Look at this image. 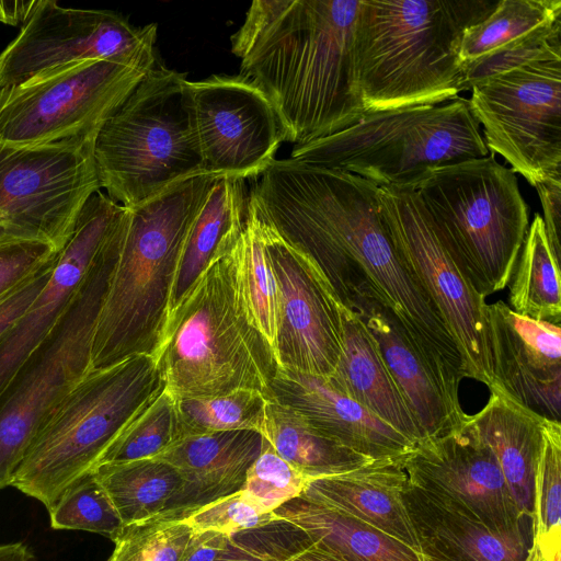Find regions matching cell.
Returning <instances> with one entry per match:
<instances>
[{"instance_id": "ffe728a7", "label": "cell", "mask_w": 561, "mask_h": 561, "mask_svg": "<svg viewBox=\"0 0 561 561\" xmlns=\"http://www.w3.org/2000/svg\"><path fill=\"white\" fill-rule=\"evenodd\" d=\"M486 321L493 386L537 414L560 422V323L520 316L502 300L486 306Z\"/></svg>"}, {"instance_id": "db71d44e", "label": "cell", "mask_w": 561, "mask_h": 561, "mask_svg": "<svg viewBox=\"0 0 561 561\" xmlns=\"http://www.w3.org/2000/svg\"><path fill=\"white\" fill-rule=\"evenodd\" d=\"M421 560H422V561H435V560H432V559L426 558V557H423V556H421Z\"/></svg>"}, {"instance_id": "816d5d0a", "label": "cell", "mask_w": 561, "mask_h": 561, "mask_svg": "<svg viewBox=\"0 0 561 561\" xmlns=\"http://www.w3.org/2000/svg\"><path fill=\"white\" fill-rule=\"evenodd\" d=\"M525 561H546V560L541 556L538 548L535 545L530 543L528 554H527V558L525 559Z\"/></svg>"}, {"instance_id": "681fc988", "label": "cell", "mask_w": 561, "mask_h": 561, "mask_svg": "<svg viewBox=\"0 0 561 561\" xmlns=\"http://www.w3.org/2000/svg\"><path fill=\"white\" fill-rule=\"evenodd\" d=\"M0 561H36L34 553L23 542L0 545Z\"/></svg>"}, {"instance_id": "7c38bea8", "label": "cell", "mask_w": 561, "mask_h": 561, "mask_svg": "<svg viewBox=\"0 0 561 561\" xmlns=\"http://www.w3.org/2000/svg\"><path fill=\"white\" fill-rule=\"evenodd\" d=\"M469 90L490 152L534 187L561 176V56L531 60Z\"/></svg>"}, {"instance_id": "603a6c76", "label": "cell", "mask_w": 561, "mask_h": 561, "mask_svg": "<svg viewBox=\"0 0 561 561\" xmlns=\"http://www.w3.org/2000/svg\"><path fill=\"white\" fill-rule=\"evenodd\" d=\"M420 554L435 561H525V531H500L409 480L402 492Z\"/></svg>"}, {"instance_id": "6da1fadb", "label": "cell", "mask_w": 561, "mask_h": 561, "mask_svg": "<svg viewBox=\"0 0 561 561\" xmlns=\"http://www.w3.org/2000/svg\"><path fill=\"white\" fill-rule=\"evenodd\" d=\"M373 182L340 170L274 160L250 194L256 214L319 271L339 304L351 310L364 294L398 318L461 410L467 378L458 346L438 309L405 268L385 229Z\"/></svg>"}, {"instance_id": "7bdbcfd3", "label": "cell", "mask_w": 561, "mask_h": 561, "mask_svg": "<svg viewBox=\"0 0 561 561\" xmlns=\"http://www.w3.org/2000/svg\"><path fill=\"white\" fill-rule=\"evenodd\" d=\"M276 518L273 512L262 511L239 491L196 510L184 519L196 533L215 530L231 535L265 525Z\"/></svg>"}, {"instance_id": "74e56055", "label": "cell", "mask_w": 561, "mask_h": 561, "mask_svg": "<svg viewBox=\"0 0 561 561\" xmlns=\"http://www.w3.org/2000/svg\"><path fill=\"white\" fill-rule=\"evenodd\" d=\"M179 438L175 399L163 390L108 447L98 466L154 458Z\"/></svg>"}, {"instance_id": "44dd1931", "label": "cell", "mask_w": 561, "mask_h": 561, "mask_svg": "<svg viewBox=\"0 0 561 561\" xmlns=\"http://www.w3.org/2000/svg\"><path fill=\"white\" fill-rule=\"evenodd\" d=\"M270 393L271 400L296 411L322 435L373 460L402 458L414 447L391 425L335 390L327 378L278 368Z\"/></svg>"}, {"instance_id": "4fadbf2b", "label": "cell", "mask_w": 561, "mask_h": 561, "mask_svg": "<svg viewBox=\"0 0 561 561\" xmlns=\"http://www.w3.org/2000/svg\"><path fill=\"white\" fill-rule=\"evenodd\" d=\"M146 75L128 65L91 60L0 88V142L31 146L96 136Z\"/></svg>"}, {"instance_id": "d4e9b609", "label": "cell", "mask_w": 561, "mask_h": 561, "mask_svg": "<svg viewBox=\"0 0 561 561\" xmlns=\"http://www.w3.org/2000/svg\"><path fill=\"white\" fill-rule=\"evenodd\" d=\"M403 458L373 460L341 474L307 480V500L352 515L420 553L402 492L408 480Z\"/></svg>"}, {"instance_id": "f35d334b", "label": "cell", "mask_w": 561, "mask_h": 561, "mask_svg": "<svg viewBox=\"0 0 561 561\" xmlns=\"http://www.w3.org/2000/svg\"><path fill=\"white\" fill-rule=\"evenodd\" d=\"M194 534L186 519L157 515L124 526L107 561H180Z\"/></svg>"}, {"instance_id": "7402d4cb", "label": "cell", "mask_w": 561, "mask_h": 561, "mask_svg": "<svg viewBox=\"0 0 561 561\" xmlns=\"http://www.w3.org/2000/svg\"><path fill=\"white\" fill-rule=\"evenodd\" d=\"M263 435L234 430L179 439L154 458L172 465L182 485L159 514L184 519L196 510L242 490L248 470L260 456Z\"/></svg>"}, {"instance_id": "60d3db41", "label": "cell", "mask_w": 561, "mask_h": 561, "mask_svg": "<svg viewBox=\"0 0 561 561\" xmlns=\"http://www.w3.org/2000/svg\"><path fill=\"white\" fill-rule=\"evenodd\" d=\"M311 543L302 529L277 517L265 525L228 535L216 561H287Z\"/></svg>"}, {"instance_id": "9a60e30c", "label": "cell", "mask_w": 561, "mask_h": 561, "mask_svg": "<svg viewBox=\"0 0 561 561\" xmlns=\"http://www.w3.org/2000/svg\"><path fill=\"white\" fill-rule=\"evenodd\" d=\"M157 25L134 26L108 10L62 8L37 0L19 35L0 54V88L59 67L108 60L148 72L156 64Z\"/></svg>"}, {"instance_id": "4316f807", "label": "cell", "mask_w": 561, "mask_h": 561, "mask_svg": "<svg viewBox=\"0 0 561 561\" xmlns=\"http://www.w3.org/2000/svg\"><path fill=\"white\" fill-rule=\"evenodd\" d=\"M485 405L468 419L495 456L520 513L531 519L543 416L491 387Z\"/></svg>"}, {"instance_id": "30bf717a", "label": "cell", "mask_w": 561, "mask_h": 561, "mask_svg": "<svg viewBox=\"0 0 561 561\" xmlns=\"http://www.w3.org/2000/svg\"><path fill=\"white\" fill-rule=\"evenodd\" d=\"M128 219L103 245L64 316L0 390V490L33 438L91 370L92 342Z\"/></svg>"}, {"instance_id": "e0dca14e", "label": "cell", "mask_w": 561, "mask_h": 561, "mask_svg": "<svg viewBox=\"0 0 561 561\" xmlns=\"http://www.w3.org/2000/svg\"><path fill=\"white\" fill-rule=\"evenodd\" d=\"M256 216L278 288V368L329 378L342 352L341 305L316 266Z\"/></svg>"}, {"instance_id": "2e32d148", "label": "cell", "mask_w": 561, "mask_h": 561, "mask_svg": "<svg viewBox=\"0 0 561 561\" xmlns=\"http://www.w3.org/2000/svg\"><path fill=\"white\" fill-rule=\"evenodd\" d=\"M206 174L249 179L275 160L286 135L264 91L242 75L187 80Z\"/></svg>"}, {"instance_id": "f5cc1de1", "label": "cell", "mask_w": 561, "mask_h": 561, "mask_svg": "<svg viewBox=\"0 0 561 561\" xmlns=\"http://www.w3.org/2000/svg\"><path fill=\"white\" fill-rule=\"evenodd\" d=\"M0 21L3 22V12H2V8H1V3H0Z\"/></svg>"}, {"instance_id": "d590c367", "label": "cell", "mask_w": 561, "mask_h": 561, "mask_svg": "<svg viewBox=\"0 0 561 561\" xmlns=\"http://www.w3.org/2000/svg\"><path fill=\"white\" fill-rule=\"evenodd\" d=\"M267 399L257 391L175 400L180 438L214 432L254 430L262 434Z\"/></svg>"}, {"instance_id": "52a82bcc", "label": "cell", "mask_w": 561, "mask_h": 561, "mask_svg": "<svg viewBox=\"0 0 561 561\" xmlns=\"http://www.w3.org/2000/svg\"><path fill=\"white\" fill-rule=\"evenodd\" d=\"M163 390L152 356L90 370L42 425L11 485L49 511Z\"/></svg>"}, {"instance_id": "8d00e7d4", "label": "cell", "mask_w": 561, "mask_h": 561, "mask_svg": "<svg viewBox=\"0 0 561 561\" xmlns=\"http://www.w3.org/2000/svg\"><path fill=\"white\" fill-rule=\"evenodd\" d=\"M48 513L53 529L85 530L113 540L124 527L94 470L70 484Z\"/></svg>"}, {"instance_id": "f1b7e54d", "label": "cell", "mask_w": 561, "mask_h": 561, "mask_svg": "<svg viewBox=\"0 0 561 561\" xmlns=\"http://www.w3.org/2000/svg\"><path fill=\"white\" fill-rule=\"evenodd\" d=\"M273 513L302 529L314 546L344 561H422L417 551L378 528L301 495Z\"/></svg>"}, {"instance_id": "5bb4252c", "label": "cell", "mask_w": 561, "mask_h": 561, "mask_svg": "<svg viewBox=\"0 0 561 561\" xmlns=\"http://www.w3.org/2000/svg\"><path fill=\"white\" fill-rule=\"evenodd\" d=\"M378 199L391 243L438 309L461 354L467 378L490 389L494 379L485 298L465 277L410 186H379Z\"/></svg>"}, {"instance_id": "3957f363", "label": "cell", "mask_w": 561, "mask_h": 561, "mask_svg": "<svg viewBox=\"0 0 561 561\" xmlns=\"http://www.w3.org/2000/svg\"><path fill=\"white\" fill-rule=\"evenodd\" d=\"M499 0H359L357 87L366 113L436 105L466 91L463 32Z\"/></svg>"}, {"instance_id": "c3c4849f", "label": "cell", "mask_w": 561, "mask_h": 561, "mask_svg": "<svg viewBox=\"0 0 561 561\" xmlns=\"http://www.w3.org/2000/svg\"><path fill=\"white\" fill-rule=\"evenodd\" d=\"M2 12H3V23L10 25H23L33 9L35 8L37 0L33 1H8L0 0Z\"/></svg>"}, {"instance_id": "d6986e66", "label": "cell", "mask_w": 561, "mask_h": 561, "mask_svg": "<svg viewBox=\"0 0 561 561\" xmlns=\"http://www.w3.org/2000/svg\"><path fill=\"white\" fill-rule=\"evenodd\" d=\"M129 208L96 191L82 207L46 286L0 335V390L66 312L94 259Z\"/></svg>"}, {"instance_id": "8fae6325", "label": "cell", "mask_w": 561, "mask_h": 561, "mask_svg": "<svg viewBox=\"0 0 561 561\" xmlns=\"http://www.w3.org/2000/svg\"><path fill=\"white\" fill-rule=\"evenodd\" d=\"M94 139L0 142V240H33L62 249L85 202L101 188Z\"/></svg>"}, {"instance_id": "ee69618b", "label": "cell", "mask_w": 561, "mask_h": 561, "mask_svg": "<svg viewBox=\"0 0 561 561\" xmlns=\"http://www.w3.org/2000/svg\"><path fill=\"white\" fill-rule=\"evenodd\" d=\"M59 251L33 240H0V302L27 283Z\"/></svg>"}, {"instance_id": "ba28073f", "label": "cell", "mask_w": 561, "mask_h": 561, "mask_svg": "<svg viewBox=\"0 0 561 561\" xmlns=\"http://www.w3.org/2000/svg\"><path fill=\"white\" fill-rule=\"evenodd\" d=\"M185 73L156 61L94 139L100 186L134 208L170 186L206 174Z\"/></svg>"}, {"instance_id": "ac0fdd59", "label": "cell", "mask_w": 561, "mask_h": 561, "mask_svg": "<svg viewBox=\"0 0 561 561\" xmlns=\"http://www.w3.org/2000/svg\"><path fill=\"white\" fill-rule=\"evenodd\" d=\"M403 468L410 482L446 497L486 526L524 531L529 517L518 510L495 456L468 414L449 432L414 445Z\"/></svg>"}, {"instance_id": "7a4b0ae2", "label": "cell", "mask_w": 561, "mask_h": 561, "mask_svg": "<svg viewBox=\"0 0 561 561\" xmlns=\"http://www.w3.org/2000/svg\"><path fill=\"white\" fill-rule=\"evenodd\" d=\"M359 0H255L231 36L241 73L271 100L286 141L301 146L366 111L354 62Z\"/></svg>"}, {"instance_id": "b9f144b4", "label": "cell", "mask_w": 561, "mask_h": 561, "mask_svg": "<svg viewBox=\"0 0 561 561\" xmlns=\"http://www.w3.org/2000/svg\"><path fill=\"white\" fill-rule=\"evenodd\" d=\"M306 482L307 479L263 438L261 454L248 470L241 491L255 506L272 513L285 502L299 496Z\"/></svg>"}, {"instance_id": "1f68e13d", "label": "cell", "mask_w": 561, "mask_h": 561, "mask_svg": "<svg viewBox=\"0 0 561 561\" xmlns=\"http://www.w3.org/2000/svg\"><path fill=\"white\" fill-rule=\"evenodd\" d=\"M94 472L124 526L159 515L182 485L179 471L159 458L103 463Z\"/></svg>"}, {"instance_id": "836d02e7", "label": "cell", "mask_w": 561, "mask_h": 561, "mask_svg": "<svg viewBox=\"0 0 561 561\" xmlns=\"http://www.w3.org/2000/svg\"><path fill=\"white\" fill-rule=\"evenodd\" d=\"M561 423L545 417L537 462L533 539L546 561H560L561 551Z\"/></svg>"}, {"instance_id": "277c9868", "label": "cell", "mask_w": 561, "mask_h": 561, "mask_svg": "<svg viewBox=\"0 0 561 561\" xmlns=\"http://www.w3.org/2000/svg\"><path fill=\"white\" fill-rule=\"evenodd\" d=\"M218 176L179 182L129 208L122 249L95 327L91 370L157 354L169 323L188 230Z\"/></svg>"}, {"instance_id": "83f0119b", "label": "cell", "mask_w": 561, "mask_h": 561, "mask_svg": "<svg viewBox=\"0 0 561 561\" xmlns=\"http://www.w3.org/2000/svg\"><path fill=\"white\" fill-rule=\"evenodd\" d=\"M244 180L217 178L186 236L173 285L170 316L208 264L233 248L247 220Z\"/></svg>"}, {"instance_id": "f546056e", "label": "cell", "mask_w": 561, "mask_h": 561, "mask_svg": "<svg viewBox=\"0 0 561 561\" xmlns=\"http://www.w3.org/2000/svg\"><path fill=\"white\" fill-rule=\"evenodd\" d=\"M262 435L307 480L341 474L373 459L322 435L293 409L267 401Z\"/></svg>"}, {"instance_id": "d6a6232c", "label": "cell", "mask_w": 561, "mask_h": 561, "mask_svg": "<svg viewBox=\"0 0 561 561\" xmlns=\"http://www.w3.org/2000/svg\"><path fill=\"white\" fill-rule=\"evenodd\" d=\"M510 308L537 321L560 323V263L550 248L539 214L527 230L510 280Z\"/></svg>"}, {"instance_id": "9c48e42d", "label": "cell", "mask_w": 561, "mask_h": 561, "mask_svg": "<svg viewBox=\"0 0 561 561\" xmlns=\"http://www.w3.org/2000/svg\"><path fill=\"white\" fill-rule=\"evenodd\" d=\"M489 153L469 100L458 96L444 104L366 113L339 133L295 146L290 159L391 186Z\"/></svg>"}, {"instance_id": "5b68a950", "label": "cell", "mask_w": 561, "mask_h": 561, "mask_svg": "<svg viewBox=\"0 0 561 561\" xmlns=\"http://www.w3.org/2000/svg\"><path fill=\"white\" fill-rule=\"evenodd\" d=\"M154 360L175 400L262 393L278 365L237 294L229 253L213 260L171 313Z\"/></svg>"}, {"instance_id": "4dcf8cb0", "label": "cell", "mask_w": 561, "mask_h": 561, "mask_svg": "<svg viewBox=\"0 0 561 561\" xmlns=\"http://www.w3.org/2000/svg\"><path fill=\"white\" fill-rule=\"evenodd\" d=\"M229 259L242 306L274 351L278 325V288L250 199L244 229L230 250Z\"/></svg>"}, {"instance_id": "bcb514c9", "label": "cell", "mask_w": 561, "mask_h": 561, "mask_svg": "<svg viewBox=\"0 0 561 561\" xmlns=\"http://www.w3.org/2000/svg\"><path fill=\"white\" fill-rule=\"evenodd\" d=\"M543 210L546 234L557 261L560 263L561 244V176L548 179L535 186Z\"/></svg>"}, {"instance_id": "7dc6e473", "label": "cell", "mask_w": 561, "mask_h": 561, "mask_svg": "<svg viewBox=\"0 0 561 561\" xmlns=\"http://www.w3.org/2000/svg\"><path fill=\"white\" fill-rule=\"evenodd\" d=\"M227 538L228 535L215 530L195 531L180 561H216Z\"/></svg>"}, {"instance_id": "8992f818", "label": "cell", "mask_w": 561, "mask_h": 561, "mask_svg": "<svg viewBox=\"0 0 561 561\" xmlns=\"http://www.w3.org/2000/svg\"><path fill=\"white\" fill-rule=\"evenodd\" d=\"M405 185L474 290L485 298L504 289L528 230L529 208L515 173L491 152L428 169Z\"/></svg>"}, {"instance_id": "cb8c5ba5", "label": "cell", "mask_w": 561, "mask_h": 561, "mask_svg": "<svg viewBox=\"0 0 561 561\" xmlns=\"http://www.w3.org/2000/svg\"><path fill=\"white\" fill-rule=\"evenodd\" d=\"M351 310L357 313L374 337L424 439L440 436L460 425L466 413L449 403L432 368L394 313L369 295L358 297Z\"/></svg>"}, {"instance_id": "f907efd6", "label": "cell", "mask_w": 561, "mask_h": 561, "mask_svg": "<svg viewBox=\"0 0 561 561\" xmlns=\"http://www.w3.org/2000/svg\"><path fill=\"white\" fill-rule=\"evenodd\" d=\"M287 561H344L336 556L329 553L311 543L307 548L300 550Z\"/></svg>"}, {"instance_id": "484cf974", "label": "cell", "mask_w": 561, "mask_h": 561, "mask_svg": "<svg viewBox=\"0 0 561 561\" xmlns=\"http://www.w3.org/2000/svg\"><path fill=\"white\" fill-rule=\"evenodd\" d=\"M342 352L330 385L391 425L414 445L424 440L376 342L356 312L341 306Z\"/></svg>"}, {"instance_id": "ab89813d", "label": "cell", "mask_w": 561, "mask_h": 561, "mask_svg": "<svg viewBox=\"0 0 561 561\" xmlns=\"http://www.w3.org/2000/svg\"><path fill=\"white\" fill-rule=\"evenodd\" d=\"M561 56V18L474 59L463 62L465 88L531 60Z\"/></svg>"}, {"instance_id": "f6af8a7d", "label": "cell", "mask_w": 561, "mask_h": 561, "mask_svg": "<svg viewBox=\"0 0 561 561\" xmlns=\"http://www.w3.org/2000/svg\"><path fill=\"white\" fill-rule=\"evenodd\" d=\"M57 256L27 283L0 302V335L28 308L46 286L51 276Z\"/></svg>"}, {"instance_id": "e575fe53", "label": "cell", "mask_w": 561, "mask_h": 561, "mask_svg": "<svg viewBox=\"0 0 561 561\" xmlns=\"http://www.w3.org/2000/svg\"><path fill=\"white\" fill-rule=\"evenodd\" d=\"M559 18L561 0H499L486 18L463 32L460 60H474Z\"/></svg>"}]
</instances>
